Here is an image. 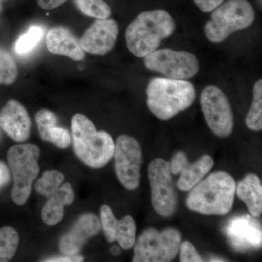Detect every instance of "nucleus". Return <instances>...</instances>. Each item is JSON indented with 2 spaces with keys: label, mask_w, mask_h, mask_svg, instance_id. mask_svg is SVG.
<instances>
[{
  "label": "nucleus",
  "mask_w": 262,
  "mask_h": 262,
  "mask_svg": "<svg viewBox=\"0 0 262 262\" xmlns=\"http://www.w3.org/2000/svg\"><path fill=\"white\" fill-rule=\"evenodd\" d=\"M39 136L43 141L50 142V134L53 127L57 126L56 115L47 108L39 110L35 115Z\"/></svg>",
  "instance_id": "27"
},
{
  "label": "nucleus",
  "mask_w": 262,
  "mask_h": 262,
  "mask_svg": "<svg viewBox=\"0 0 262 262\" xmlns=\"http://www.w3.org/2000/svg\"><path fill=\"white\" fill-rule=\"evenodd\" d=\"M50 142L60 149H66L71 144L70 132L63 127H53L50 134Z\"/></svg>",
  "instance_id": "28"
},
{
  "label": "nucleus",
  "mask_w": 262,
  "mask_h": 262,
  "mask_svg": "<svg viewBox=\"0 0 262 262\" xmlns=\"http://www.w3.org/2000/svg\"><path fill=\"white\" fill-rule=\"evenodd\" d=\"M148 176L153 208L160 216L171 217L177 211L178 200L170 162L162 158L153 160L148 167Z\"/></svg>",
  "instance_id": "8"
},
{
  "label": "nucleus",
  "mask_w": 262,
  "mask_h": 262,
  "mask_svg": "<svg viewBox=\"0 0 262 262\" xmlns=\"http://www.w3.org/2000/svg\"><path fill=\"white\" fill-rule=\"evenodd\" d=\"M71 129L76 156L90 168L106 166L115 152V142L110 134L96 130L94 122L80 113L72 117Z\"/></svg>",
  "instance_id": "3"
},
{
  "label": "nucleus",
  "mask_w": 262,
  "mask_h": 262,
  "mask_svg": "<svg viewBox=\"0 0 262 262\" xmlns=\"http://www.w3.org/2000/svg\"><path fill=\"white\" fill-rule=\"evenodd\" d=\"M0 127L13 141L24 142L30 136L32 122L23 105L12 99L0 111Z\"/></svg>",
  "instance_id": "17"
},
{
  "label": "nucleus",
  "mask_w": 262,
  "mask_h": 262,
  "mask_svg": "<svg viewBox=\"0 0 262 262\" xmlns=\"http://www.w3.org/2000/svg\"><path fill=\"white\" fill-rule=\"evenodd\" d=\"M11 178L10 168L4 162L0 161V190L10 182Z\"/></svg>",
  "instance_id": "31"
},
{
  "label": "nucleus",
  "mask_w": 262,
  "mask_h": 262,
  "mask_svg": "<svg viewBox=\"0 0 262 262\" xmlns=\"http://www.w3.org/2000/svg\"><path fill=\"white\" fill-rule=\"evenodd\" d=\"M170 164L172 174L180 175L177 187L183 192H189L211 171L214 162L211 156L204 155L192 163L185 153L178 151L173 155Z\"/></svg>",
  "instance_id": "12"
},
{
  "label": "nucleus",
  "mask_w": 262,
  "mask_h": 262,
  "mask_svg": "<svg viewBox=\"0 0 262 262\" xmlns=\"http://www.w3.org/2000/svg\"><path fill=\"white\" fill-rule=\"evenodd\" d=\"M118 24L113 19H98L79 40L84 52L105 56L115 47L118 37Z\"/></svg>",
  "instance_id": "13"
},
{
  "label": "nucleus",
  "mask_w": 262,
  "mask_h": 262,
  "mask_svg": "<svg viewBox=\"0 0 262 262\" xmlns=\"http://www.w3.org/2000/svg\"><path fill=\"white\" fill-rule=\"evenodd\" d=\"M46 47L52 54L69 57L75 61L85 58V52L81 48L75 36L63 27H55L48 30Z\"/></svg>",
  "instance_id": "18"
},
{
  "label": "nucleus",
  "mask_w": 262,
  "mask_h": 262,
  "mask_svg": "<svg viewBox=\"0 0 262 262\" xmlns=\"http://www.w3.org/2000/svg\"><path fill=\"white\" fill-rule=\"evenodd\" d=\"M19 234L13 227L5 226L0 228V262L10 261L18 249Z\"/></svg>",
  "instance_id": "22"
},
{
  "label": "nucleus",
  "mask_w": 262,
  "mask_h": 262,
  "mask_svg": "<svg viewBox=\"0 0 262 262\" xmlns=\"http://www.w3.org/2000/svg\"><path fill=\"white\" fill-rule=\"evenodd\" d=\"M77 9L87 16L107 19L111 15L110 5L104 0H74Z\"/></svg>",
  "instance_id": "24"
},
{
  "label": "nucleus",
  "mask_w": 262,
  "mask_h": 262,
  "mask_svg": "<svg viewBox=\"0 0 262 262\" xmlns=\"http://www.w3.org/2000/svg\"><path fill=\"white\" fill-rule=\"evenodd\" d=\"M182 235L177 229L159 232L154 227L144 231L134 244L133 262H170L178 255Z\"/></svg>",
  "instance_id": "7"
},
{
  "label": "nucleus",
  "mask_w": 262,
  "mask_h": 262,
  "mask_svg": "<svg viewBox=\"0 0 262 262\" xmlns=\"http://www.w3.org/2000/svg\"><path fill=\"white\" fill-rule=\"evenodd\" d=\"M115 171L117 179L127 190L139 187L142 150L132 136L120 135L115 143Z\"/></svg>",
  "instance_id": "11"
},
{
  "label": "nucleus",
  "mask_w": 262,
  "mask_h": 262,
  "mask_svg": "<svg viewBox=\"0 0 262 262\" xmlns=\"http://www.w3.org/2000/svg\"><path fill=\"white\" fill-rule=\"evenodd\" d=\"M101 228V222L96 215L85 213L81 215L70 230L60 239V250L68 256L77 255L88 239L96 235Z\"/></svg>",
  "instance_id": "16"
},
{
  "label": "nucleus",
  "mask_w": 262,
  "mask_h": 262,
  "mask_svg": "<svg viewBox=\"0 0 262 262\" xmlns=\"http://www.w3.org/2000/svg\"><path fill=\"white\" fill-rule=\"evenodd\" d=\"M110 251H111L112 254L115 255V256H117V255L120 254V249L118 246H115L111 248Z\"/></svg>",
  "instance_id": "34"
},
{
  "label": "nucleus",
  "mask_w": 262,
  "mask_h": 262,
  "mask_svg": "<svg viewBox=\"0 0 262 262\" xmlns=\"http://www.w3.org/2000/svg\"><path fill=\"white\" fill-rule=\"evenodd\" d=\"M84 261V257L75 255V256H68L66 255L65 256H61V257H55L48 258L44 260L45 262H81Z\"/></svg>",
  "instance_id": "33"
},
{
  "label": "nucleus",
  "mask_w": 262,
  "mask_h": 262,
  "mask_svg": "<svg viewBox=\"0 0 262 262\" xmlns=\"http://www.w3.org/2000/svg\"><path fill=\"white\" fill-rule=\"evenodd\" d=\"M65 179V176L58 170H48L38 179L34 188L41 195L49 198L57 192Z\"/></svg>",
  "instance_id": "23"
},
{
  "label": "nucleus",
  "mask_w": 262,
  "mask_h": 262,
  "mask_svg": "<svg viewBox=\"0 0 262 262\" xmlns=\"http://www.w3.org/2000/svg\"><path fill=\"white\" fill-rule=\"evenodd\" d=\"M236 192L247 206L250 214L258 218L262 213V185L259 177L254 173L246 176L236 187Z\"/></svg>",
  "instance_id": "20"
},
{
  "label": "nucleus",
  "mask_w": 262,
  "mask_h": 262,
  "mask_svg": "<svg viewBox=\"0 0 262 262\" xmlns=\"http://www.w3.org/2000/svg\"><path fill=\"white\" fill-rule=\"evenodd\" d=\"M144 63L148 70L176 80L192 78L200 70L199 61L194 54L169 48L152 52L144 57Z\"/></svg>",
  "instance_id": "9"
},
{
  "label": "nucleus",
  "mask_w": 262,
  "mask_h": 262,
  "mask_svg": "<svg viewBox=\"0 0 262 262\" xmlns=\"http://www.w3.org/2000/svg\"><path fill=\"white\" fill-rule=\"evenodd\" d=\"M44 29L39 26H32L27 33L20 36L14 46L17 54L23 55L32 51L40 42L44 35Z\"/></svg>",
  "instance_id": "26"
},
{
  "label": "nucleus",
  "mask_w": 262,
  "mask_h": 262,
  "mask_svg": "<svg viewBox=\"0 0 262 262\" xmlns=\"http://www.w3.org/2000/svg\"><path fill=\"white\" fill-rule=\"evenodd\" d=\"M179 260L181 262H201L204 260L200 256L194 245L189 241L181 243L179 247Z\"/></svg>",
  "instance_id": "29"
},
{
  "label": "nucleus",
  "mask_w": 262,
  "mask_h": 262,
  "mask_svg": "<svg viewBox=\"0 0 262 262\" xmlns=\"http://www.w3.org/2000/svg\"><path fill=\"white\" fill-rule=\"evenodd\" d=\"M18 75V67L14 58L9 52L0 48V85L14 83Z\"/></svg>",
  "instance_id": "25"
},
{
  "label": "nucleus",
  "mask_w": 262,
  "mask_h": 262,
  "mask_svg": "<svg viewBox=\"0 0 262 262\" xmlns=\"http://www.w3.org/2000/svg\"><path fill=\"white\" fill-rule=\"evenodd\" d=\"M40 149L35 144H17L8 150L7 159L13 177L11 198L15 204L23 206L29 199L34 181L40 171L38 160Z\"/></svg>",
  "instance_id": "6"
},
{
  "label": "nucleus",
  "mask_w": 262,
  "mask_h": 262,
  "mask_svg": "<svg viewBox=\"0 0 262 262\" xmlns=\"http://www.w3.org/2000/svg\"><path fill=\"white\" fill-rule=\"evenodd\" d=\"M66 2L67 0H37L39 8L43 10L55 9V8L61 6Z\"/></svg>",
  "instance_id": "32"
},
{
  "label": "nucleus",
  "mask_w": 262,
  "mask_h": 262,
  "mask_svg": "<svg viewBox=\"0 0 262 262\" xmlns=\"http://www.w3.org/2000/svg\"><path fill=\"white\" fill-rule=\"evenodd\" d=\"M252 215L235 217L227 227L229 244L237 251L258 249L261 247V229Z\"/></svg>",
  "instance_id": "14"
},
{
  "label": "nucleus",
  "mask_w": 262,
  "mask_h": 262,
  "mask_svg": "<svg viewBox=\"0 0 262 262\" xmlns=\"http://www.w3.org/2000/svg\"><path fill=\"white\" fill-rule=\"evenodd\" d=\"M202 112L208 126L215 136L227 138L234 128V116L228 98L214 85L207 86L201 95Z\"/></svg>",
  "instance_id": "10"
},
{
  "label": "nucleus",
  "mask_w": 262,
  "mask_h": 262,
  "mask_svg": "<svg viewBox=\"0 0 262 262\" xmlns=\"http://www.w3.org/2000/svg\"><path fill=\"white\" fill-rule=\"evenodd\" d=\"M0 10H1V6H0Z\"/></svg>",
  "instance_id": "36"
},
{
  "label": "nucleus",
  "mask_w": 262,
  "mask_h": 262,
  "mask_svg": "<svg viewBox=\"0 0 262 262\" xmlns=\"http://www.w3.org/2000/svg\"><path fill=\"white\" fill-rule=\"evenodd\" d=\"M74 199L75 192L70 183H65L56 193L48 198L42 211L43 222L49 226L59 223L64 216V206L72 204Z\"/></svg>",
  "instance_id": "19"
},
{
  "label": "nucleus",
  "mask_w": 262,
  "mask_h": 262,
  "mask_svg": "<svg viewBox=\"0 0 262 262\" xmlns=\"http://www.w3.org/2000/svg\"><path fill=\"white\" fill-rule=\"evenodd\" d=\"M176 28L175 20L165 10L142 12L127 27V48L134 56L144 58L158 50L163 39L173 35Z\"/></svg>",
  "instance_id": "1"
},
{
  "label": "nucleus",
  "mask_w": 262,
  "mask_h": 262,
  "mask_svg": "<svg viewBox=\"0 0 262 262\" xmlns=\"http://www.w3.org/2000/svg\"><path fill=\"white\" fill-rule=\"evenodd\" d=\"M211 261H224V260H220V258H212Z\"/></svg>",
  "instance_id": "35"
},
{
  "label": "nucleus",
  "mask_w": 262,
  "mask_h": 262,
  "mask_svg": "<svg viewBox=\"0 0 262 262\" xmlns=\"http://www.w3.org/2000/svg\"><path fill=\"white\" fill-rule=\"evenodd\" d=\"M211 13V20L205 25L204 31L208 40L215 44L252 25L256 17L248 0H225Z\"/></svg>",
  "instance_id": "5"
},
{
  "label": "nucleus",
  "mask_w": 262,
  "mask_h": 262,
  "mask_svg": "<svg viewBox=\"0 0 262 262\" xmlns=\"http://www.w3.org/2000/svg\"><path fill=\"white\" fill-rule=\"evenodd\" d=\"M236 187L233 177L227 172L210 174L191 189L188 208L203 215L227 214L233 206Z\"/></svg>",
  "instance_id": "2"
},
{
  "label": "nucleus",
  "mask_w": 262,
  "mask_h": 262,
  "mask_svg": "<svg viewBox=\"0 0 262 262\" xmlns=\"http://www.w3.org/2000/svg\"><path fill=\"white\" fill-rule=\"evenodd\" d=\"M148 108L157 118L168 120L190 107L196 99L192 82L184 80L156 77L146 89Z\"/></svg>",
  "instance_id": "4"
},
{
  "label": "nucleus",
  "mask_w": 262,
  "mask_h": 262,
  "mask_svg": "<svg viewBox=\"0 0 262 262\" xmlns=\"http://www.w3.org/2000/svg\"><path fill=\"white\" fill-rule=\"evenodd\" d=\"M101 225L108 242L117 241L120 247L128 250L134 247L136 242V225L130 215L118 220L115 218L111 208L103 205L100 210Z\"/></svg>",
  "instance_id": "15"
},
{
  "label": "nucleus",
  "mask_w": 262,
  "mask_h": 262,
  "mask_svg": "<svg viewBox=\"0 0 262 262\" xmlns=\"http://www.w3.org/2000/svg\"><path fill=\"white\" fill-rule=\"evenodd\" d=\"M246 126L250 130H262V80H258L253 89V101L246 119Z\"/></svg>",
  "instance_id": "21"
},
{
  "label": "nucleus",
  "mask_w": 262,
  "mask_h": 262,
  "mask_svg": "<svg viewBox=\"0 0 262 262\" xmlns=\"http://www.w3.org/2000/svg\"><path fill=\"white\" fill-rule=\"evenodd\" d=\"M225 0H194L198 8L203 13H211Z\"/></svg>",
  "instance_id": "30"
}]
</instances>
